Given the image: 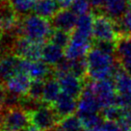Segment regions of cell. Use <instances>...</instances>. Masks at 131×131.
<instances>
[{
	"mask_svg": "<svg viewBox=\"0 0 131 131\" xmlns=\"http://www.w3.org/2000/svg\"><path fill=\"white\" fill-rule=\"evenodd\" d=\"M87 78L90 80H101L113 77L119 61L114 55L104 52L93 45L86 55Z\"/></svg>",
	"mask_w": 131,
	"mask_h": 131,
	"instance_id": "1",
	"label": "cell"
},
{
	"mask_svg": "<svg viewBox=\"0 0 131 131\" xmlns=\"http://www.w3.org/2000/svg\"><path fill=\"white\" fill-rule=\"evenodd\" d=\"M54 27L49 19L34 15H25L20 18L19 24L16 31V36H21L30 41L45 43L49 41Z\"/></svg>",
	"mask_w": 131,
	"mask_h": 131,
	"instance_id": "2",
	"label": "cell"
},
{
	"mask_svg": "<svg viewBox=\"0 0 131 131\" xmlns=\"http://www.w3.org/2000/svg\"><path fill=\"white\" fill-rule=\"evenodd\" d=\"M118 20L104 13L94 15L93 27V41H116L119 37Z\"/></svg>",
	"mask_w": 131,
	"mask_h": 131,
	"instance_id": "3",
	"label": "cell"
},
{
	"mask_svg": "<svg viewBox=\"0 0 131 131\" xmlns=\"http://www.w3.org/2000/svg\"><path fill=\"white\" fill-rule=\"evenodd\" d=\"M31 124L28 112L20 106L5 109L0 123V131H25Z\"/></svg>",
	"mask_w": 131,
	"mask_h": 131,
	"instance_id": "4",
	"label": "cell"
},
{
	"mask_svg": "<svg viewBox=\"0 0 131 131\" xmlns=\"http://www.w3.org/2000/svg\"><path fill=\"white\" fill-rule=\"evenodd\" d=\"M28 114L31 124L39 131L51 130L57 126L60 122L53 107L45 103H42L37 109L28 112Z\"/></svg>",
	"mask_w": 131,
	"mask_h": 131,
	"instance_id": "5",
	"label": "cell"
},
{
	"mask_svg": "<svg viewBox=\"0 0 131 131\" xmlns=\"http://www.w3.org/2000/svg\"><path fill=\"white\" fill-rule=\"evenodd\" d=\"M88 83L96 95L98 101L101 105V108L116 104L117 90L114 80H111L110 78L101 79V80L88 79Z\"/></svg>",
	"mask_w": 131,
	"mask_h": 131,
	"instance_id": "6",
	"label": "cell"
},
{
	"mask_svg": "<svg viewBox=\"0 0 131 131\" xmlns=\"http://www.w3.org/2000/svg\"><path fill=\"white\" fill-rule=\"evenodd\" d=\"M43 45L45 43L30 41L21 36H16L13 43L11 52L23 59H27L30 61H37L41 59Z\"/></svg>",
	"mask_w": 131,
	"mask_h": 131,
	"instance_id": "7",
	"label": "cell"
},
{
	"mask_svg": "<svg viewBox=\"0 0 131 131\" xmlns=\"http://www.w3.org/2000/svg\"><path fill=\"white\" fill-rule=\"evenodd\" d=\"M54 75L59 80L62 92L70 94L75 98H79L84 92L87 85V79H83L70 73V72H59L54 70Z\"/></svg>",
	"mask_w": 131,
	"mask_h": 131,
	"instance_id": "8",
	"label": "cell"
},
{
	"mask_svg": "<svg viewBox=\"0 0 131 131\" xmlns=\"http://www.w3.org/2000/svg\"><path fill=\"white\" fill-rule=\"evenodd\" d=\"M93 45L94 41H92L91 38L82 36L72 31L70 43L65 48V57L70 60L86 57Z\"/></svg>",
	"mask_w": 131,
	"mask_h": 131,
	"instance_id": "9",
	"label": "cell"
},
{
	"mask_svg": "<svg viewBox=\"0 0 131 131\" xmlns=\"http://www.w3.org/2000/svg\"><path fill=\"white\" fill-rule=\"evenodd\" d=\"M55 113L61 121L68 116L73 115L78 109V99L62 92L57 100L52 105Z\"/></svg>",
	"mask_w": 131,
	"mask_h": 131,
	"instance_id": "10",
	"label": "cell"
},
{
	"mask_svg": "<svg viewBox=\"0 0 131 131\" xmlns=\"http://www.w3.org/2000/svg\"><path fill=\"white\" fill-rule=\"evenodd\" d=\"M21 58L13 53H6L0 57V83L6 84L9 79L18 73Z\"/></svg>",
	"mask_w": 131,
	"mask_h": 131,
	"instance_id": "11",
	"label": "cell"
},
{
	"mask_svg": "<svg viewBox=\"0 0 131 131\" xmlns=\"http://www.w3.org/2000/svg\"><path fill=\"white\" fill-rule=\"evenodd\" d=\"M77 15L71 10L68 9H60L55 16L51 18L52 26L56 29H62L68 32H72L77 23Z\"/></svg>",
	"mask_w": 131,
	"mask_h": 131,
	"instance_id": "12",
	"label": "cell"
},
{
	"mask_svg": "<svg viewBox=\"0 0 131 131\" xmlns=\"http://www.w3.org/2000/svg\"><path fill=\"white\" fill-rule=\"evenodd\" d=\"M101 105L98 101L97 97L94 91L87 81V85L81 96L78 98L77 112L80 113H99Z\"/></svg>",
	"mask_w": 131,
	"mask_h": 131,
	"instance_id": "13",
	"label": "cell"
},
{
	"mask_svg": "<svg viewBox=\"0 0 131 131\" xmlns=\"http://www.w3.org/2000/svg\"><path fill=\"white\" fill-rule=\"evenodd\" d=\"M31 81H32V78L28 74L24 72H19L14 75L11 79H9L5 85H6V88L13 93H16L19 95H25L27 94Z\"/></svg>",
	"mask_w": 131,
	"mask_h": 131,
	"instance_id": "14",
	"label": "cell"
},
{
	"mask_svg": "<svg viewBox=\"0 0 131 131\" xmlns=\"http://www.w3.org/2000/svg\"><path fill=\"white\" fill-rule=\"evenodd\" d=\"M65 58V49L56 45L51 41L45 42L42 46L41 60L46 64L55 67Z\"/></svg>",
	"mask_w": 131,
	"mask_h": 131,
	"instance_id": "15",
	"label": "cell"
},
{
	"mask_svg": "<svg viewBox=\"0 0 131 131\" xmlns=\"http://www.w3.org/2000/svg\"><path fill=\"white\" fill-rule=\"evenodd\" d=\"M61 93L62 89L60 83L54 73L45 79V92H43L42 102L52 106Z\"/></svg>",
	"mask_w": 131,
	"mask_h": 131,
	"instance_id": "16",
	"label": "cell"
},
{
	"mask_svg": "<svg viewBox=\"0 0 131 131\" xmlns=\"http://www.w3.org/2000/svg\"><path fill=\"white\" fill-rule=\"evenodd\" d=\"M54 73V67L46 64L42 60L30 61L29 60L27 74L32 79H46Z\"/></svg>",
	"mask_w": 131,
	"mask_h": 131,
	"instance_id": "17",
	"label": "cell"
},
{
	"mask_svg": "<svg viewBox=\"0 0 131 131\" xmlns=\"http://www.w3.org/2000/svg\"><path fill=\"white\" fill-rule=\"evenodd\" d=\"M61 9L57 0H37L33 12L38 16L51 20L55 14Z\"/></svg>",
	"mask_w": 131,
	"mask_h": 131,
	"instance_id": "18",
	"label": "cell"
},
{
	"mask_svg": "<svg viewBox=\"0 0 131 131\" xmlns=\"http://www.w3.org/2000/svg\"><path fill=\"white\" fill-rule=\"evenodd\" d=\"M77 116L81 119L82 123L86 128V131H102L104 118L99 113H80Z\"/></svg>",
	"mask_w": 131,
	"mask_h": 131,
	"instance_id": "19",
	"label": "cell"
},
{
	"mask_svg": "<svg viewBox=\"0 0 131 131\" xmlns=\"http://www.w3.org/2000/svg\"><path fill=\"white\" fill-rule=\"evenodd\" d=\"M129 0H105L103 5V13L113 17L119 19L127 10Z\"/></svg>",
	"mask_w": 131,
	"mask_h": 131,
	"instance_id": "20",
	"label": "cell"
},
{
	"mask_svg": "<svg viewBox=\"0 0 131 131\" xmlns=\"http://www.w3.org/2000/svg\"><path fill=\"white\" fill-rule=\"evenodd\" d=\"M94 15L93 13H87L81 16H78L76 27L74 32L80 34L82 36L88 38H93V27H94Z\"/></svg>",
	"mask_w": 131,
	"mask_h": 131,
	"instance_id": "21",
	"label": "cell"
},
{
	"mask_svg": "<svg viewBox=\"0 0 131 131\" xmlns=\"http://www.w3.org/2000/svg\"><path fill=\"white\" fill-rule=\"evenodd\" d=\"M131 57V35H119L116 41V58L119 62Z\"/></svg>",
	"mask_w": 131,
	"mask_h": 131,
	"instance_id": "22",
	"label": "cell"
},
{
	"mask_svg": "<svg viewBox=\"0 0 131 131\" xmlns=\"http://www.w3.org/2000/svg\"><path fill=\"white\" fill-rule=\"evenodd\" d=\"M56 128L59 131H86L81 119L74 114L62 119Z\"/></svg>",
	"mask_w": 131,
	"mask_h": 131,
	"instance_id": "23",
	"label": "cell"
},
{
	"mask_svg": "<svg viewBox=\"0 0 131 131\" xmlns=\"http://www.w3.org/2000/svg\"><path fill=\"white\" fill-rule=\"evenodd\" d=\"M70 39H71V33L70 32L62 30V29L54 28V31L48 41H51L58 46L65 49L70 43Z\"/></svg>",
	"mask_w": 131,
	"mask_h": 131,
	"instance_id": "24",
	"label": "cell"
},
{
	"mask_svg": "<svg viewBox=\"0 0 131 131\" xmlns=\"http://www.w3.org/2000/svg\"><path fill=\"white\" fill-rule=\"evenodd\" d=\"M45 92V80L43 79H32L27 95L30 97L42 101Z\"/></svg>",
	"mask_w": 131,
	"mask_h": 131,
	"instance_id": "25",
	"label": "cell"
},
{
	"mask_svg": "<svg viewBox=\"0 0 131 131\" xmlns=\"http://www.w3.org/2000/svg\"><path fill=\"white\" fill-rule=\"evenodd\" d=\"M123 108L117 105V104L104 107L102 110V117L104 118V119L115 121V122L119 123L121 119L123 118Z\"/></svg>",
	"mask_w": 131,
	"mask_h": 131,
	"instance_id": "26",
	"label": "cell"
},
{
	"mask_svg": "<svg viewBox=\"0 0 131 131\" xmlns=\"http://www.w3.org/2000/svg\"><path fill=\"white\" fill-rule=\"evenodd\" d=\"M14 8L16 9L19 15L27 14L32 11L37 0H10Z\"/></svg>",
	"mask_w": 131,
	"mask_h": 131,
	"instance_id": "27",
	"label": "cell"
},
{
	"mask_svg": "<svg viewBox=\"0 0 131 131\" xmlns=\"http://www.w3.org/2000/svg\"><path fill=\"white\" fill-rule=\"evenodd\" d=\"M117 20L121 35H131V13L126 11Z\"/></svg>",
	"mask_w": 131,
	"mask_h": 131,
	"instance_id": "28",
	"label": "cell"
},
{
	"mask_svg": "<svg viewBox=\"0 0 131 131\" xmlns=\"http://www.w3.org/2000/svg\"><path fill=\"white\" fill-rule=\"evenodd\" d=\"M90 1L89 0H74L71 9L77 16H81L90 13Z\"/></svg>",
	"mask_w": 131,
	"mask_h": 131,
	"instance_id": "29",
	"label": "cell"
},
{
	"mask_svg": "<svg viewBox=\"0 0 131 131\" xmlns=\"http://www.w3.org/2000/svg\"><path fill=\"white\" fill-rule=\"evenodd\" d=\"M102 131H123V129L118 122L105 119L102 126Z\"/></svg>",
	"mask_w": 131,
	"mask_h": 131,
	"instance_id": "30",
	"label": "cell"
},
{
	"mask_svg": "<svg viewBox=\"0 0 131 131\" xmlns=\"http://www.w3.org/2000/svg\"><path fill=\"white\" fill-rule=\"evenodd\" d=\"M89 1H90L91 6L97 10H102L104 2H105V0H89Z\"/></svg>",
	"mask_w": 131,
	"mask_h": 131,
	"instance_id": "31",
	"label": "cell"
},
{
	"mask_svg": "<svg viewBox=\"0 0 131 131\" xmlns=\"http://www.w3.org/2000/svg\"><path fill=\"white\" fill-rule=\"evenodd\" d=\"M60 7L62 9H68L71 7L72 4H73L74 0H57Z\"/></svg>",
	"mask_w": 131,
	"mask_h": 131,
	"instance_id": "32",
	"label": "cell"
},
{
	"mask_svg": "<svg viewBox=\"0 0 131 131\" xmlns=\"http://www.w3.org/2000/svg\"><path fill=\"white\" fill-rule=\"evenodd\" d=\"M122 66H123V68L124 70H126L128 73L131 75V57L126 59V60H123V61L119 62Z\"/></svg>",
	"mask_w": 131,
	"mask_h": 131,
	"instance_id": "33",
	"label": "cell"
},
{
	"mask_svg": "<svg viewBox=\"0 0 131 131\" xmlns=\"http://www.w3.org/2000/svg\"><path fill=\"white\" fill-rule=\"evenodd\" d=\"M4 34V31H3V28H2V24H1V20H0V38L2 37V35Z\"/></svg>",
	"mask_w": 131,
	"mask_h": 131,
	"instance_id": "34",
	"label": "cell"
},
{
	"mask_svg": "<svg viewBox=\"0 0 131 131\" xmlns=\"http://www.w3.org/2000/svg\"><path fill=\"white\" fill-rule=\"evenodd\" d=\"M126 11H128V12L131 13V0H129L128 1V5H127V10Z\"/></svg>",
	"mask_w": 131,
	"mask_h": 131,
	"instance_id": "35",
	"label": "cell"
},
{
	"mask_svg": "<svg viewBox=\"0 0 131 131\" xmlns=\"http://www.w3.org/2000/svg\"><path fill=\"white\" fill-rule=\"evenodd\" d=\"M3 111H4V109H3V107H2V104H1V102H0V115L3 113Z\"/></svg>",
	"mask_w": 131,
	"mask_h": 131,
	"instance_id": "36",
	"label": "cell"
},
{
	"mask_svg": "<svg viewBox=\"0 0 131 131\" xmlns=\"http://www.w3.org/2000/svg\"><path fill=\"white\" fill-rule=\"evenodd\" d=\"M53 129H54V128H53ZM53 129H51V130H47V131H54Z\"/></svg>",
	"mask_w": 131,
	"mask_h": 131,
	"instance_id": "37",
	"label": "cell"
}]
</instances>
